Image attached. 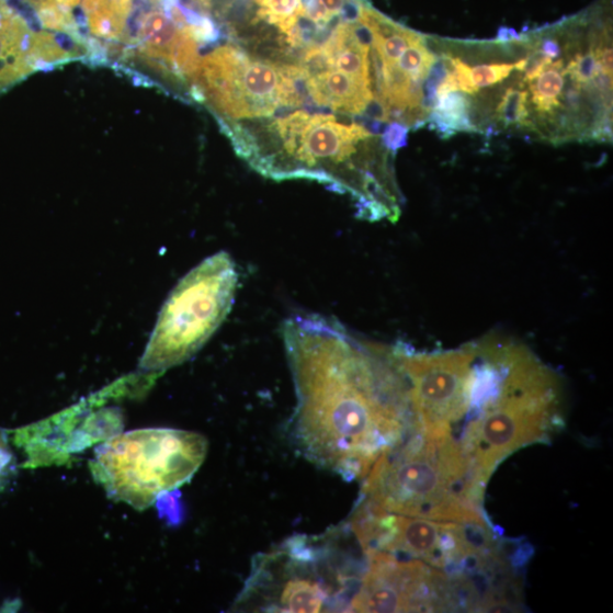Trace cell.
Instances as JSON below:
<instances>
[{
	"label": "cell",
	"mask_w": 613,
	"mask_h": 613,
	"mask_svg": "<svg viewBox=\"0 0 613 613\" xmlns=\"http://www.w3.org/2000/svg\"><path fill=\"white\" fill-rule=\"evenodd\" d=\"M282 337L297 395L299 450L345 480L365 479L413 429L394 349L363 342L316 314L288 317Z\"/></svg>",
	"instance_id": "6da1fadb"
},
{
	"label": "cell",
	"mask_w": 613,
	"mask_h": 613,
	"mask_svg": "<svg viewBox=\"0 0 613 613\" xmlns=\"http://www.w3.org/2000/svg\"><path fill=\"white\" fill-rule=\"evenodd\" d=\"M480 370L461 444L477 479L488 486L498 466L515 451L550 441L564 427L560 386L526 349L483 347Z\"/></svg>",
	"instance_id": "7a4b0ae2"
},
{
	"label": "cell",
	"mask_w": 613,
	"mask_h": 613,
	"mask_svg": "<svg viewBox=\"0 0 613 613\" xmlns=\"http://www.w3.org/2000/svg\"><path fill=\"white\" fill-rule=\"evenodd\" d=\"M362 499L391 513L441 522L491 525L483 510L487 487L451 436L411 431L364 479Z\"/></svg>",
	"instance_id": "3957f363"
},
{
	"label": "cell",
	"mask_w": 613,
	"mask_h": 613,
	"mask_svg": "<svg viewBox=\"0 0 613 613\" xmlns=\"http://www.w3.org/2000/svg\"><path fill=\"white\" fill-rule=\"evenodd\" d=\"M207 440L173 429H146L117 435L95 450L94 479L116 501L145 510L188 483L203 465Z\"/></svg>",
	"instance_id": "277c9868"
},
{
	"label": "cell",
	"mask_w": 613,
	"mask_h": 613,
	"mask_svg": "<svg viewBox=\"0 0 613 613\" xmlns=\"http://www.w3.org/2000/svg\"><path fill=\"white\" fill-rule=\"evenodd\" d=\"M330 544L326 537L298 535L258 556L240 602L272 612L345 611L359 576L350 565L334 563Z\"/></svg>",
	"instance_id": "5b68a950"
},
{
	"label": "cell",
	"mask_w": 613,
	"mask_h": 613,
	"mask_svg": "<svg viewBox=\"0 0 613 613\" xmlns=\"http://www.w3.org/2000/svg\"><path fill=\"white\" fill-rule=\"evenodd\" d=\"M348 529L365 556L423 561L450 575L478 569L503 545L492 525L441 522L384 511L361 499Z\"/></svg>",
	"instance_id": "8992f818"
},
{
	"label": "cell",
	"mask_w": 613,
	"mask_h": 613,
	"mask_svg": "<svg viewBox=\"0 0 613 613\" xmlns=\"http://www.w3.org/2000/svg\"><path fill=\"white\" fill-rule=\"evenodd\" d=\"M239 273L220 252L188 274L161 313L143 365L150 371L177 366L195 354L230 313Z\"/></svg>",
	"instance_id": "52a82bcc"
},
{
	"label": "cell",
	"mask_w": 613,
	"mask_h": 613,
	"mask_svg": "<svg viewBox=\"0 0 613 613\" xmlns=\"http://www.w3.org/2000/svg\"><path fill=\"white\" fill-rule=\"evenodd\" d=\"M394 353L406 379L413 430L454 438L470 407L475 350L419 353L399 345Z\"/></svg>",
	"instance_id": "ba28073f"
},
{
	"label": "cell",
	"mask_w": 613,
	"mask_h": 613,
	"mask_svg": "<svg viewBox=\"0 0 613 613\" xmlns=\"http://www.w3.org/2000/svg\"><path fill=\"white\" fill-rule=\"evenodd\" d=\"M349 603V612L457 611L453 578L415 559L375 553Z\"/></svg>",
	"instance_id": "9c48e42d"
},
{
	"label": "cell",
	"mask_w": 613,
	"mask_h": 613,
	"mask_svg": "<svg viewBox=\"0 0 613 613\" xmlns=\"http://www.w3.org/2000/svg\"><path fill=\"white\" fill-rule=\"evenodd\" d=\"M35 35L11 0H0V94L39 70L34 55Z\"/></svg>",
	"instance_id": "30bf717a"
},
{
	"label": "cell",
	"mask_w": 613,
	"mask_h": 613,
	"mask_svg": "<svg viewBox=\"0 0 613 613\" xmlns=\"http://www.w3.org/2000/svg\"><path fill=\"white\" fill-rule=\"evenodd\" d=\"M308 91L316 106L361 115L374 94L365 86L338 70L308 79Z\"/></svg>",
	"instance_id": "8fae6325"
},
{
	"label": "cell",
	"mask_w": 613,
	"mask_h": 613,
	"mask_svg": "<svg viewBox=\"0 0 613 613\" xmlns=\"http://www.w3.org/2000/svg\"><path fill=\"white\" fill-rule=\"evenodd\" d=\"M470 109L468 95L459 91L447 92L439 97L428 122L442 139H449L457 133H474L476 127L470 117Z\"/></svg>",
	"instance_id": "7c38bea8"
},
{
	"label": "cell",
	"mask_w": 613,
	"mask_h": 613,
	"mask_svg": "<svg viewBox=\"0 0 613 613\" xmlns=\"http://www.w3.org/2000/svg\"><path fill=\"white\" fill-rule=\"evenodd\" d=\"M134 0H84V11L91 34L107 42L125 35Z\"/></svg>",
	"instance_id": "4fadbf2b"
},
{
	"label": "cell",
	"mask_w": 613,
	"mask_h": 613,
	"mask_svg": "<svg viewBox=\"0 0 613 613\" xmlns=\"http://www.w3.org/2000/svg\"><path fill=\"white\" fill-rule=\"evenodd\" d=\"M563 61L553 63L536 79L530 82L532 102L540 113H552L560 106L565 87Z\"/></svg>",
	"instance_id": "5bb4252c"
},
{
	"label": "cell",
	"mask_w": 613,
	"mask_h": 613,
	"mask_svg": "<svg viewBox=\"0 0 613 613\" xmlns=\"http://www.w3.org/2000/svg\"><path fill=\"white\" fill-rule=\"evenodd\" d=\"M258 16L277 25L282 34L292 27L304 11L302 0H256Z\"/></svg>",
	"instance_id": "9a60e30c"
},
{
	"label": "cell",
	"mask_w": 613,
	"mask_h": 613,
	"mask_svg": "<svg viewBox=\"0 0 613 613\" xmlns=\"http://www.w3.org/2000/svg\"><path fill=\"white\" fill-rule=\"evenodd\" d=\"M527 101V91L508 89L497 110L499 121L504 126L525 124L529 117Z\"/></svg>",
	"instance_id": "2e32d148"
},
{
	"label": "cell",
	"mask_w": 613,
	"mask_h": 613,
	"mask_svg": "<svg viewBox=\"0 0 613 613\" xmlns=\"http://www.w3.org/2000/svg\"><path fill=\"white\" fill-rule=\"evenodd\" d=\"M436 57L427 48L425 42L406 49L397 66L410 79L424 80Z\"/></svg>",
	"instance_id": "e0dca14e"
},
{
	"label": "cell",
	"mask_w": 613,
	"mask_h": 613,
	"mask_svg": "<svg viewBox=\"0 0 613 613\" xmlns=\"http://www.w3.org/2000/svg\"><path fill=\"white\" fill-rule=\"evenodd\" d=\"M222 132L227 136L234 145L237 155L251 163L253 159L262 155L260 146L253 140L249 132L241 125L229 123L225 118L216 116Z\"/></svg>",
	"instance_id": "ac0fdd59"
},
{
	"label": "cell",
	"mask_w": 613,
	"mask_h": 613,
	"mask_svg": "<svg viewBox=\"0 0 613 613\" xmlns=\"http://www.w3.org/2000/svg\"><path fill=\"white\" fill-rule=\"evenodd\" d=\"M424 42L421 35L401 26L396 34L375 44L386 63H397L406 49Z\"/></svg>",
	"instance_id": "d6986e66"
},
{
	"label": "cell",
	"mask_w": 613,
	"mask_h": 613,
	"mask_svg": "<svg viewBox=\"0 0 613 613\" xmlns=\"http://www.w3.org/2000/svg\"><path fill=\"white\" fill-rule=\"evenodd\" d=\"M600 71V63L595 49L592 48L588 54H578L564 73L569 75L577 83H589Z\"/></svg>",
	"instance_id": "ffe728a7"
},
{
	"label": "cell",
	"mask_w": 613,
	"mask_h": 613,
	"mask_svg": "<svg viewBox=\"0 0 613 613\" xmlns=\"http://www.w3.org/2000/svg\"><path fill=\"white\" fill-rule=\"evenodd\" d=\"M515 70L514 64H488L470 68V78L477 89L495 86L506 80Z\"/></svg>",
	"instance_id": "44dd1931"
},
{
	"label": "cell",
	"mask_w": 613,
	"mask_h": 613,
	"mask_svg": "<svg viewBox=\"0 0 613 613\" xmlns=\"http://www.w3.org/2000/svg\"><path fill=\"white\" fill-rule=\"evenodd\" d=\"M302 67L310 78L334 70V61L320 46L306 49Z\"/></svg>",
	"instance_id": "7402d4cb"
},
{
	"label": "cell",
	"mask_w": 613,
	"mask_h": 613,
	"mask_svg": "<svg viewBox=\"0 0 613 613\" xmlns=\"http://www.w3.org/2000/svg\"><path fill=\"white\" fill-rule=\"evenodd\" d=\"M409 126L401 122L387 124L382 134V144L394 156L408 146Z\"/></svg>",
	"instance_id": "603a6c76"
},
{
	"label": "cell",
	"mask_w": 613,
	"mask_h": 613,
	"mask_svg": "<svg viewBox=\"0 0 613 613\" xmlns=\"http://www.w3.org/2000/svg\"><path fill=\"white\" fill-rule=\"evenodd\" d=\"M157 502L170 524H179L181 522L182 507L180 502V493L177 490L173 493L168 492L161 496Z\"/></svg>",
	"instance_id": "cb8c5ba5"
},
{
	"label": "cell",
	"mask_w": 613,
	"mask_h": 613,
	"mask_svg": "<svg viewBox=\"0 0 613 613\" xmlns=\"http://www.w3.org/2000/svg\"><path fill=\"white\" fill-rule=\"evenodd\" d=\"M554 60L544 55L541 50H534L525 58L524 73L527 81L536 79Z\"/></svg>",
	"instance_id": "d4e9b609"
},
{
	"label": "cell",
	"mask_w": 613,
	"mask_h": 613,
	"mask_svg": "<svg viewBox=\"0 0 613 613\" xmlns=\"http://www.w3.org/2000/svg\"><path fill=\"white\" fill-rule=\"evenodd\" d=\"M14 458L8 446L7 440L2 433H0V491L5 487L9 481L10 476L13 473Z\"/></svg>",
	"instance_id": "484cf974"
},
{
	"label": "cell",
	"mask_w": 613,
	"mask_h": 613,
	"mask_svg": "<svg viewBox=\"0 0 613 613\" xmlns=\"http://www.w3.org/2000/svg\"><path fill=\"white\" fill-rule=\"evenodd\" d=\"M362 115L385 123L391 120L390 106L387 105L384 101L377 99V97L375 95L368 102Z\"/></svg>",
	"instance_id": "4316f807"
},
{
	"label": "cell",
	"mask_w": 613,
	"mask_h": 613,
	"mask_svg": "<svg viewBox=\"0 0 613 613\" xmlns=\"http://www.w3.org/2000/svg\"><path fill=\"white\" fill-rule=\"evenodd\" d=\"M81 0H29L35 12L41 9L54 7L64 12L71 13V9L79 7Z\"/></svg>",
	"instance_id": "83f0119b"
},
{
	"label": "cell",
	"mask_w": 613,
	"mask_h": 613,
	"mask_svg": "<svg viewBox=\"0 0 613 613\" xmlns=\"http://www.w3.org/2000/svg\"><path fill=\"white\" fill-rule=\"evenodd\" d=\"M540 50L553 60L559 58L561 55V47L559 43L555 38L550 37L543 39Z\"/></svg>",
	"instance_id": "f1b7e54d"
},
{
	"label": "cell",
	"mask_w": 613,
	"mask_h": 613,
	"mask_svg": "<svg viewBox=\"0 0 613 613\" xmlns=\"http://www.w3.org/2000/svg\"><path fill=\"white\" fill-rule=\"evenodd\" d=\"M522 37L519 35V32H515L513 29L501 27L498 32V36L496 38L497 43H511V42H519Z\"/></svg>",
	"instance_id": "f546056e"
},
{
	"label": "cell",
	"mask_w": 613,
	"mask_h": 613,
	"mask_svg": "<svg viewBox=\"0 0 613 613\" xmlns=\"http://www.w3.org/2000/svg\"><path fill=\"white\" fill-rule=\"evenodd\" d=\"M321 3L325 4L331 15H339L344 0H321Z\"/></svg>",
	"instance_id": "4dcf8cb0"
},
{
	"label": "cell",
	"mask_w": 613,
	"mask_h": 613,
	"mask_svg": "<svg viewBox=\"0 0 613 613\" xmlns=\"http://www.w3.org/2000/svg\"><path fill=\"white\" fill-rule=\"evenodd\" d=\"M151 2L158 3L161 2V0H151Z\"/></svg>",
	"instance_id": "1f68e13d"
}]
</instances>
